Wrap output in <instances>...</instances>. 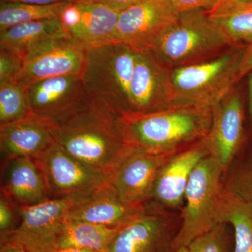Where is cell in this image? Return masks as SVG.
Here are the masks:
<instances>
[{"mask_svg":"<svg viewBox=\"0 0 252 252\" xmlns=\"http://www.w3.org/2000/svg\"><path fill=\"white\" fill-rule=\"evenodd\" d=\"M187 248L189 252H229L226 223H217L212 229L193 239Z\"/></svg>","mask_w":252,"mask_h":252,"instance_id":"4316f807","label":"cell"},{"mask_svg":"<svg viewBox=\"0 0 252 252\" xmlns=\"http://www.w3.org/2000/svg\"><path fill=\"white\" fill-rule=\"evenodd\" d=\"M0 252H27L21 244L11 240V239H3L1 240V248Z\"/></svg>","mask_w":252,"mask_h":252,"instance_id":"e575fe53","label":"cell"},{"mask_svg":"<svg viewBox=\"0 0 252 252\" xmlns=\"http://www.w3.org/2000/svg\"><path fill=\"white\" fill-rule=\"evenodd\" d=\"M174 252H189L187 246L181 247V248L177 249L176 251Z\"/></svg>","mask_w":252,"mask_h":252,"instance_id":"74e56055","label":"cell"},{"mask_svg":"<svg viewBox=\"0 0 252 252\" xmlns=\"http://www.w3.org/2000/svg\"><path fill=\"white\" fill-rule=\"evenodd\" d=\"M130 113L148 114L174 106L170 69L151 51H137L130 89Z\"/></svg>","mask_w":252,"mask_h":252,"instance_id":"8fae6325","label":"cell"},{"mask_svg":"<svg viewBox=\"0 0 252 252\" xmlns=\"http://www.w3.org/2000/svg\"><path fill=\"white\" fill-rule=\"evenodd\" d=\"M211 109L174 105L148 114H125L116 119L121 137L137 152L152 155L178 153L179 149L206 137Z\"/></svg>","mask_w":252,"mask_h":252,"instance_id":"7a4b0ae2","label":"cell"},{"mask_svg":"<svg viewBox=\"0 0 252 252\" xmlns=\"http://www.w3.org/2000/svg\"><path fill=\"white\" fill-rule=\"evenodd\" d=\"M69 4L70 3L39 5L2 3L0 4V32L22 23L61 17Z\"/></svg>","mask_w":252,"mask_h":252,"instance_id":"d4e9b609","label":"cell"},{"mask_svg":"<svg viewBox=\"0 0 252 252\" xmlns=\"http://www.w3.org/2000/svg\"><path fill=\"white\" fill-rule=\"evenodd\" d=\"M147 207V204L131 205L124 203L107 181L77 198L69 210L67 220L121 228L145 212Z\"/></svg>","mask_w":252,"mask_h":252,"instance_id":"e0dca14e","label":"cell"},{"mask_svg":"<svg viewBox=\"0 0 252 252\" xmlns=\"http://www.w3.org/2000/svg\"><path fill=\"white\" fill-rule=\"evenodd\" d=\"M225 187L252 205V162L236 174Z\"/></svg>","mask_w":252,"mask_h":252,"instance_id":"f1b7e54d","label":"cell"},{"mask_svg":"<svg viewBox=\"0 0 252 252\" xmlns=\"http://www.w3.org/2000/svg\"><path fill=\"white\" fill-rule=\"evenodd\" d=\"M174 154L152 155L133 150L107 181L124 203L131 205H147L153 198L158 174Z\"/></svg>","mask_w":252,"mask_h":252,"instance_id":"4fadbf2b","label":"cell"},{"mask_svg":"<svg viewBox=\"0 0 252 252\" xmlns=\"http://www.w3.org/2000/svg\"><path fill=\"white\" fill-rule=\"evenodd\" d=\"M77 199H50L32 206L18 207L19 224L1 240H14L27 252H54L69 210Z\"/></svg>","mask_w":252,"mask_h":252,"instance_id":"52a82bcc","label":"cell"},{"mask_svg":"<svg viewBox=\"0 0 252 252\" xmlns=\"http://www.w3.org/2000/svg\"><path fill=\"white\" fill-rule=\"evenodd\" d=\"M1 194L18 207L32 206L51 199L37 160L24 157H3Z\"/></svg>","mask_w":252,"mask_h":252,"instance_id":"2e32d148","label":"cell"},{"mask_svg":"<svg viewBox=\"0 0 252 252\" xmlns=\"http://www.w3.org/2000/svg\"><path fill=\"white\" fill-rule=\"evenodd\" d=\"M56 141L54 121L32 112L17 122L0 125L3 157L38 159Z\"/></svg>","mask_w":252,"mask_h":252,"instance_id":"ac0fdd59","label":"cell"},{"mask_svg":"<svg viewBox=\"0 0 252 252\" xmlns=\"http://www.w3.org/2000/svg\"><path fill=\"white\" fill-rule=\"evenodd\" d=\"M86 54L87 50L69 35L50 38L28 50L22 71L14 81L28 88L49 77L81 75Z\"/></svg>","mask_w":252,"mask_h":252,"instance_id":"ba28073f","label":"cell"},{"mask_svg":"<svg viewBox=\"0 0 252 252\" xmlns=\"http://www.w3.org/2000/svg\"><path fill=\"white\" fill-rule=\"evenodd\" d=\"M36 160L51 199L81 198L108 180L67 153L56 141Z\"/></svg>","mask_w":252,"mask_h":252,"instance_id":"30bf717a","label":"cell"},{"mask_svg":"<svg viewBox=\"0 0 252 252\" xmlns=\"http://www.w3.org/2000/svg\"><path fill=\"white\" fill-rule=\"evenodd\" d=\"M120 12L100 3L77 0L61 18L69 36L89 50L114 43Z\"/></svg>","mask_w":252,"mask_h":252,"instance_id":"5bb4252c","label":"cell"},{"mask_svg":"<svg viewBox=\"0 0 252 252\" xmlns=\"http://www.w3.org/2000/svg\"><path fill=\"white\" fill-rule=\"evenodd\" d=\"M211 111V126L202 142L209 156L225 169L234 158L243 139V104L240 96L232 91Z\"/></svg>","mask_w":252,"mask_h":252,"instance_id":"9a60e30c","label":"cell"},{"mask_svg":"<svg viewBox=\"0 0 252 252\" xmlns=\"http://www.w3.org/2000/svg\"><path fill=\"white\" fill-rule=\"evenodd\" d=\"M178 16L166 0H140L121 11L114 43L140 52L151 51Z\"/></svg>","mask_w":252,"mask_h":252,"instance_id":"9c48e42d","label":"cell"},{"mask_svg":"<svg viewBox=\"0 0 252 252\" xmlns=\"http://www.w3.org/2000/svg\"><path fill=\"white\" fill-rule=\"evenodd\" d=\"M23 64L21 56L0 49V83L14 81L22 71Z\"/></svg>","mask_w":252,"mask_h":252,"instance_id":"83f0119b","label":"cell"},{"mask_svg":"<svg viewBox=\"0 0 252 252\" xmlns=\"http://www.w3.org/2000/svg\"><path fill=\"white\" fill-rule=\"evenodd\" d=\"M207 13L233 46L252 41V0H218Z\"/></svg>","mask_w":252,"mask_h":252,"instance_id":"7402d4cb","label":"cell"},{"mask_svg":"<svg viewBox=\"0 0 252 252\" xmlns=\"http://www.w3.org/2000/svg\"><path fill=\"white\" fill-rule=\"evenodd\" d=\"M249 95H250V112L252 118V74L249 81Z\"/></svg>","mask_w":252,"mask_h":252,"instance_id":"8d00e7d4","label":"cell"},{"mask_svg":"<svg viewBox=\"0 0 252 252\" xmlns=\"http://www.w3.org/2000/svg\"><path fill=\"white\" fill-rule=\"evenodd\" d=\"M209 156L203 142L178 152L161 167L154 185L152 201L157 206L179 207L185 200L186 189L194 168Z\"/></svg>","mask_w":252,"mask_h":252,"instance_id":"d6986e66","label":"cell"},{"mask_svg":"<svg viewBox=\"0 0 252 252\" xmlns=\"http://www.w3.org/2000/svg\"><path fill=\"white\" fill-rule=\"evenodd\" d=\"M177 231L154 204L119 229L106 252H172Z\"/></svg>","mask_w":252,"mask_h":252,"instance_id":"7c38bea8","label":"cell"},{"mask_svg":"<svg viewBox=\"0 0 252 252\" xmlns=\"http://www.w3.org/2000/svg\"><path fill=\"white\" fill-rule=\"evenodd\" d=\"M218 223L234 230L233 252H252V205L226 187L220 189L216 207Z\"/></svg>","mask_w":252,"mask_h":252,"instance_id":"44dd1931","label":"cell"},{"mask_svg":"<svg viewBox=\"0 0 252 252\" xmlns=\"http://www.w3.org/2000/svg\"><path fill=\"white\" fill-rule=\"evenodd\" d=\"M31 113L28 88L14 81L0 83V125L17 122Z\"/></svg>","mask_w":252,"mask_h":252,"instance_id":"484cf974","label":"cell"},{"mask_svg":"<svg viewBox=\"0 0 252 252\" xmlns=\"http://www.w3.org/2000/svg\"><path fill=\"white\" fill-rule=\"evenodd\" d=\"M53 252H97L94 250H88V249H81L75 248H68L58 249Z\"/></svg>","mask_w":252,"mask_h":252,"instance_id":"d590c367","label":"cell"},{"mask_svg":"<svg viewBox=\"0 0 252 252\" xmlns=\"http://www.w3.org/2000/svg\"><path fill=\"white\" fill-rule=\"evenodd\" d=\"M77 0H0V4L2 3H24V4L50 5L60 4V3H71Z\"/></svg>","mask_w":252,"mask_h":252,"instance_id":"836d02e7","label":"cell"},{"mask_svg":"<svg viewBox=\"0 0 252 252\" xmlns=\"http://www.w3.org/2000/svg\"><path fill=\"white\" fill-rule=\"evenodd\" d=\"M243 48H230L216 57L170 69L174 105L212 109L238 82Z\"/></svg>","mask_w":252,"mask_h":252,"instance_id":"3957f363","label":"cell"},{"mask_svg":"<svg viewBox=\"0 0 252 252\" xmlns=\"http://www.w3.org/2000/svg\"><path fill=\"white\" fill-rule=\"evenodd\" d=\"M252 72V41L243 48L239 70V81L249 73Z\"/></svg>","mask_w":252,"mask_h":252,"instance_id":"1f68e13d","label":"cell"},{"mask_svg":"<svg viewBox=\"0 0 252 252\" xmlns=\"http://www.w3.org/2000/svg\"><path fill=\"white\" fill-rule=\"evenodd\" d=\"M84 94L82 78L78 74L47 78L28 88L31 112L53 119L72 108Z\"/></svg>","mask_w":252,"mask_h":252,"instance_id":"ffe728a7","label":"cell"},{"mask_svg":"<svg viewBox=\"0 0 252 252\" xmlns=\"http://www.w3.org/2000/svg\"><path fill=\"white\" fill-rule=\"evenodd\" d=\"M223 170L210 156L194 168L186 189L182 224L172 242V252L187 246L193 239L219 223L216 207Z\"/></svg>","mask_w":252,"mask_h":252,"instance_id":"8992f818","label":"cell"},{"mask_svg":"<svg viewBox=\"0 0 252 252\" xmlns=\"http://www.w3.org/2000/svg\"><path fill=\"white\" fill-rule=\"evenodd\" d=\"M231 47L207 10L200 9L179 14L175 25L149 51L172 69L212 59Z\"/></svg>","mask_w":252,"mask_h":252,"instance_id":"277c9868","label":"cell"},{"mask_svg":"<svg viewBox=\"0 0 252 252\" xmlns=\"http://www.w3.org/2000/svg\"><path fill=\"white\" fill-rule=\"evenodd\" d=\"M18 207L11 203L8 199L1 195L0 197V231L1 238L11 233L19 224L20 217Z\"/></svg>","mask_w":252,"mask_h":252,"instance_id":"f546056e","label":"cell"},{"mask_svg":"<svg viewBox=\"0 0 252 252\" xmlns=\"http://www.w3.org/2000/svg\"><path fill=\"white\" fill-rule=\"evenodd\" d=\"M177 14L211 9L218 0H166Z\"/></svg>","mask_w":252,"mask_h":252,"instance_id":"4dcf8cb0","label":"cell"},{"mask_svg":"<svg viewBox=\"0 0 252 252\" xmlns=\"http://www.w3.org/2000/svg\"><path fill=\"white\" fill-rule=\"evenodd\" d=\"M84 1L100 3L117 11H122L123 10L127 9L129 6L138 2L140 0H84Z\"/></svg>","mask_w":252,"mask_h":252,"instance_id":"d6a6232c","label":"cell"},{"mask_svg":"<svg viewBox=\"0 0 252 252\" xmlns=\"http://www.w3.org/2000/svg\"><path fill=\"white\" fill-rule=\"evenodd\" d=\"M64 35L69 34L61 17L31 21L0 32V49L18 55L23 59L28 50L38 43Z\"/></svg>","mask_w":252,"mask_h":252,"instance_id":"603a6c76","label":"cell"},{"mask_svg":"<svg viewBox=\"0 0 252 252\" xmlns=\"http://www.w3.org/2000/svg\"><path fill=\"white\" fill-rule=\"evenodd\" d=\"M121 228L67 220L60 237L58 249L75 248L106 252Z\"/></svg>","mask_w":252,"mask_h":252,"instance_id":"cb8c5ba5","label":"cell"},{"mask_svg":"<svg viewBox=\"0 0 252 252\" xmlns=\"http://www.w3.org/2000/svg\"><path fill=\"white\" fill-rule=\"evenodd\" d=\"M117 117L84 91L72 108L52 119L56 142L67 153L108 179L134 150L121 137Z\"/></svg>","mask_w":252,"mask_h":252,"instance_id":"6da1fadb","label":"cell"},{"mask_svg":"<svg viewBox=\"0 0 252 252\" xmlns=\"http://www.w3.org/2000/svg\"><path fill=\"white\" fill-rule=\"evenodd\" d=\"M137 51L119 43L87 50L84 91L119 117L130 113V89Z\"/></svg>","mask_w":252,"mask_h":252,"instance_id":"5b68a950","label":"cell"}]
</instances>
